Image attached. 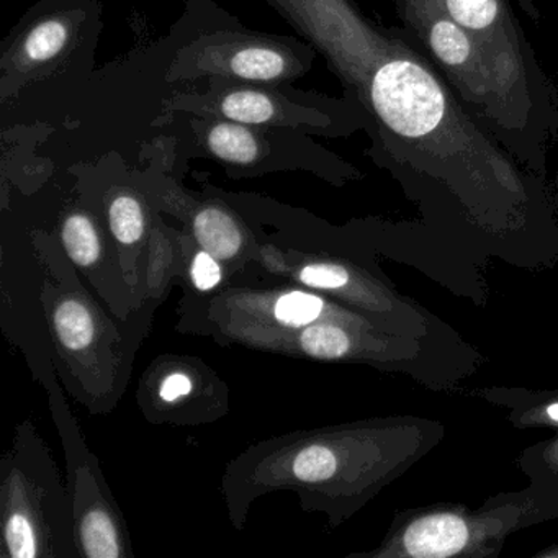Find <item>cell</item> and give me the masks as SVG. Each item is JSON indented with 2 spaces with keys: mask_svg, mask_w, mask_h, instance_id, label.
Wrapping results in <instances>:
<instances>
[{
  "mask_svg": "<svg viewBox=\"0 0 558 558\" xmlns=\"http://www.w3.org/2000/svg\"><path fill=\"white\" fill-rule=\"evenodd\" d=\"M315 48L364 107L391 155L473 184L521 189L495 142L463 109L436 66L393 32L372 24L354 0H263Z\"/></svg>",
  "mask_w": 558,
  "mask_h": 558,
  "instance_id": "1",
  "label": "cell"
},
{
  "mask_svg": "<svg viewBox=\"0 0 558 558\" xmlns=\"http://www.w3.org/2000/svg\"><path fill=\"white\" fill-rule=\"evenodd\" d=\"M28 236L38 269V312L58 378L94 416L113 413L165 302L148 300L130 318H120L87 287L54 233L35 230Z\"/></svg>",
  "mask_w": 558,
  "mask_h": 558,
  "instance_id": "2",
  "label": "cell"
},
{
  "mask_svg": "<svg viewBox=\"0 0 558 558\" xmlns=\"http://www.w3.org/2000/svg\"><path fill=\"white\" fill-rule=\"evenodd\" d=\"M404 31L420 44L460 99L508 135H525L534 119L531 70L502 57L453 21L437 0H391Z\"/></svg>",
  "mask_w": 558,
  "mask_h": 558,
  "instance_id": "3",
  "label": "cell"
},
{
  "mask_svg": "<svg viewBox=\"0 0 558 558\" xmlns=\"http://www.w3.org/2000/svg\"><path fill=\"white\" fill-rule=\"evenodd\" d=\"M0 531L4 558L81 557L70 485L31 417L0 460Z\"/></svg>",
  "mask_w": 558,
  "mask_h": 558,
  "instance_id": "4",
  "label": "cell"
},
{
  "mask_svg": "<svg viewBox=\"0 0 558 558\" xmlns=\"http://www.w3.org/2000/svg\"><path fill=\"white\" fill-rule=\"evenodd\" d=\"M35 380L44 384L50 398L51 416L58 426L68 463V485L74 502V531L81 557L133 558L132 534L119 501L100 470L96 456L87 449L80 426L64 400L51 354L28 362Z\"/></svg>",
  "mask_w": 558,
  "mask_h": 558,
  "instance_id": "5",
  "label": "cell"
},
{
  "mask_svg": "<svg viewBox=\"0 0 558 558\" xmlns=\"http://www.w3.org/2000/svg\"><path fill=\"white\" fill-rule=\"evenodd\" d=\"M316 54L305 40L217 28L179 48L165 77L168 83L223 80L287 87L310 73Z\"/></svg>",
  "mask_w": 558,
  "mask_h": 558,
  "instance_id": "6",
  "label": "cell"
},
{
  "mask_svg": "<svg viewBox=\"0 0 558 558\" xmlns=\"http://www.w3.org/2000/svg\"><path fill=\"white\" fill-rule=\"evenodd\" d=\"M96 0H44L2 44L0 102L8 104L35 81L66 68L84 41L99 31Z\"/></svg>",
  "mask_w": 558,
  "mask_h": 558,
  "instance_id": "7",
  "label": "cell"
},
{
  "mask_svg": "<svg viewBox=\"0 0 558 558\" xmlns=\"http://www.w3.org/2000/svg\"><path fill=\"white\" fill-rule=\"evenodd\" d=\"M136 184L156 210L184 223L195 243L223 264L227 286L254 282L259 241L250 221L233 205L208 192L197 197L155 166L146 169Z\"/></svg>",
  "mask_w": 558,
  "mask_h": 558,
  "instance_id": "8",
  "label": "cell"
},
{
  "mask_svg": "<svg viewBox=\"0 0 558 558\" xmlns=\"http://www.w3.org/2000/svg\"><path fill=\"white\" fill-rule=\"evenodd\" d=\"M136 404L151 424L197 427L230 411V388L204 359L162 354L153 359L136 387Z\"/></svg>",
  "mask_w": 558,
  "mask_h": 558,
  "instance_id": "9",
  "label": "cell"
},
{
  "mask_svg": "<svg viewBox=\"0 0 558 558\" xmlns=\"http://www.w3.org/2000/svg\"><path fill=\"white\" fill-rule=\"evenodd\" d=\"M289 86L274 87L236 81L208 80L207 90L175 93L165 100L166 112L195 117H218L257 129H286L322 133L331 129V119L318 106L296 100Z\"/></svg>",
  "mask_w": 558,
  "mask_h": 558,
  "instance_id": "10",
  "label": "cell"
},
{
  "mask_svg": "<svg viewBox=\"0 0 558 558\" xmlns=\"http://www.w3.org/2000/svg\"><path fill=\"white\" fill-rule=\"evenodd\" d=\"M54 236L97 299L126 319L145 305L142 293L130 283L119 246L106 225L84 204L60 211Z\"/></svg>",
  "mask_w": 558,
  "mask_h": 558,
  "instance_id": "11",
  "label": "cell"
},
{
  "mask_svg": "<svg viewBox=\"0 0 558 558\" xmlns=\"http://www.w3.org/2000/svg\"><path fill=\"white\" fill-rule=\"evenodd\" d=\"M83 204L100 218L112 234L130 283L143 295L142 277L156 208L136 182L110 184L93 202Z\"/></svg>",
  "mask_w": 558,
  "mask_h": 558,
  "instance_id": "12",
  "label": "cell"
},
{
  "mask_svg": "<svg viewBox=\"0 0 558 558\" xmlns=\"http://www.w3.org/2000/svg\"><path fill=\"white\" fill-rule=\"evenodd\" d=\"M197 145L233 175H257L269 171L272 145L263 129L218 117L191 116Z\"/></svg>",
  "mask_w": 558,
  "mask_h": 558,
  "instance_id": "13",
  "label": "cell"
},
{
  "mask_svg": "<svg viewBox=\"0 0 558 558\" xmlns=\"http://www.w3.org/2000/svg\"><path fill=\"white\" fill-rule=\"evenodd\" d=\"M447 14L483 44L515 63L529 66L525 41L509 0H437Z\"/></svg>",
  "mask_w": 558,
  "mask_h": 558,
  "instance_id": "14",
  "label": "cell"
},
{
  "mask_svg": "<svg viewBox=\"0 0 558 558\" xmlns=\"http://www.w3.org/2000/svg\"><path fill=\"white\" fill-rule=\"evenodd\" d=\"M187 280L184 230L169 227L161 211L156 210L148 241L145 270L142 277L143 296L166 302L174 286Z\"/></svg>",
  "mask_w": 558,
  "mask_h": 558,
  "instance_id": "15",
  "label": "cell"
},
{
  "mask_svg": "<svg viewBox=\"0 0 558 558\" xmlns=\"http://www.w3.org/2000/svg\"><path fill=\"white\" fill-rule=\"evenodd\" d=\"M469 541V529L453 514H434L413 522L404 534L408 554L420 558H442L459 554Z\"/></svg>",
  "mask_w": 558,
  "mask_h": 558,
  "instance_id": "16",
  "label": "cell"
},
{
  "mask_svg": "<svg viewBox=\"0 0 558 558\" xmlns=\"http://www.w3.org/2000/svg\"><path fill=\"white\" fill-rule=\"evenodd\" d=\"M185 264L187 280L181 287H189L198 293H214L227 286L228 277L223 264L195 243L184 230Z\"/></svg>",
  "mask_w": 558,
  "mask_h": 558,
  "instance_id": "17",
  "label": "cell"
},
{
  "mask_svg": "<svg viewBox=\"0 0 558 558\" xmlns=\"http://www.w3.org/2000/svg\"><path fill=\"white\" fill-rule=\"evenodd\" d=\"M548 414H550L551 420L558 421V403L551 404L548 408Z\"/></svg>",
  "mask_w": 558,
  "mask_h": 558,
  "instance_id": "18",
  "label": "cell"
}]
</instances>
